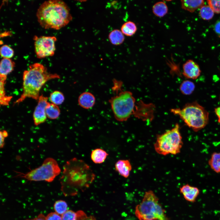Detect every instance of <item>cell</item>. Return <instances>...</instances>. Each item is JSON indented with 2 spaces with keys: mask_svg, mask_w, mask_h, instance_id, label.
Instances as JSON below:
<instances>
[{
  "mask_svg": "<svg viewBox=\"0 0 220 220\" xmlns=\"http://www.w3.org/2000/svg\"><path fill=\"white\" fill-rule=\"evenodd\" d=\"M95 175L90 167L83 160L73 158L63 166L59 180L61 190L65 196L75 195L83 190L92 183Z\"/></svg>",
  "mask_w": 220,
  "mask_h": 220,
  "instance_id": "obj_1",
  "label": "cell"
},
{
  "mask_svg": "<svg viewBox=\"0 0 220 220\" xmlns=\"http://www.w3.org/2000/svg\"><path fill=\"white\" fill-rule=\"evenodd\" d=\"M70 9L66 4L60 0H50L43 2L36 13L40 25L45 29L59 30L72 20Z\"/></svg>",
  "mask_w": 220,
  "mask_h": 220,
  "instance_id": "obj_2",
  "label": "cell"
},
{
  "mask_svg": "<svg viewBox=\"0 0 220 220\" xmlns=\"http://www.w3.org/2000/svg\"><path fill=\"white\" fill-rule=\"evenodd\" d=\"M57 74L48 72L46 68L39 63H35L29 66V69L23 74V93L14 102L19 104L27 98L38 100L41 89L47 81L59 79Z\"/></svg>",
  "mask_w": 220,
  "mask_h": 220,
  "instance_id": "obj_3",
  "label": "cell"
},
{
  "mask_svg": "<svg viewBox=\"0 0 220 220\" xmlns=\"http://www.w3.org/2000/svg\"><path fill=\"white\" fill-rule=\"evenodd\" d=\"M171 112L178 116L186 125L195 132L204 128L208 122L209 112L196 101L187 103L182 109H172Z\"/></svg>",
  "mask_w": 220,
  "mask_h": 220,
  "instance_id": "obj_4",
  "label": "cell"
},
{
  "mask_svg": "<svg viewBox=\"0 0 220 220\" xmlns=\"http://www.w3.org/2000/svg\"><path fill=\"white\" fill-rule=\"evenodd\" d=\"M116 119L120 122L127 121L132 115L136 117L139 104L136 106V100L131 92L122 91L112 97L109 100Z\"/></svg>",
  "mask_w": 220,
  "mask_h": 220,
  "instance_id": "obj_5",
  "label": "cell"
},
{
  "mask_svg": "<svg viewBox=\"0 0 220 220\" xmlns=\"http://www.w3.org/2000/svg\"><path fill=\"white\" fill-rule=\"evenodd\" d=\"M158 200L152 191L146 192L141 202L135 207L136 217L139 220H170Z\"/></svg>",
  "mask_w": 220,
  "mask_h": 220,
  "instance_id": "obj_6",
  "label": "cell"
},
{
  "mask_svg": "<svg viewBox=\"0 0 220 220\" xmlns=\"http://www.w3.org/2000/svg\"><path fill=\"white\" fill-rule=\"evenodd\" d=\"M183 145L179 125L177 123L171 129L157 135L154 147L157 153L166 156L179 153Z\"/></svg>",
  "mask_w": 220,
  "mask_h": 220,
  "instance_id": "obj_7",
  "label": "cell"
},
{
  "mask_svg": "<svg viewBox=\"0 0 220 220\" xmlns=\"http://www.w3.org/2000/svg\"><path fill=\"white\" fill-rule=\"evenodd\" d=\"M61 172L57 161L54 159L48 157L44 160L42 165L26 173L17 172L15 177L22 178L28 181H53Z\"/></svg>",
  "mask_w": 220,
  "mask_h": 220,
  "instance_id": "obj_8",
  "label": "cell"
},
{
  "mask_svg": "<svg viewBox=\"0 0 220 220\" xmlns=\"http://www.w3.org/2000/svg\"><path fill=\"white\" fill-rule=\"evenodd\" d=\"M33 39L35 52L38 58H42L54 55L56 50L55 42L57 40L56 37L35 36Z\"/></svg>",
  "mask_w": 220,
  "mask_h": 220,
  "instance_id": "obj_9",
  "label": "cell"
},
{
  "mask_svg": "<svg viewBox=\"0 0 220 220\" xmlns=\"http://www.w3.org/2000/svg\"><path fill=\"white\" fill-rule=\"evenodd\" d=\"M48 99L47 97L41 95L38 100V103L33 114L34 123L36 126L44 123L46 119V110L49 103Z\"/></svg>",
  "mask_w": 220,
  "mask_h": 220,
  "instance_id": "obj_10",
  "label": "cell"
},
{
  "mask_svg": "<svg viewBox=\"0 0 220 220\" xmlns=\"http://www.w3.org/2000/svg\"><path fill=\"white\" fill-rule=\"evenodd\" d=\"M182 74L186 78L196 79L200 75L201 71L197 63L192 60H187L183 65Z\"/></svg>",
  "mask_w": 220,
  "mask_h": 220,
  "instance_id": "obj_11",
  "label": "cell"
},
{
  "mask_svg": "<svg viewBox=\"0 0 220 220\" xmlns=\"http://www.w3.org/2000/svg\"><path fill=\"white\" fill-rule=\"evenodd\" d=\"M180 192L185 199L189 202H194L200 193V190L196 187L187 184L180 189Z\"/></svg>",
  "mask_w": 220,
  "mask_h": 220,
  "instance_id": "obj_12",
  "label": "cell"
},
{
  "mask_svg": "<svg viewBox=\"0 0 220 220\" xmlns=\"http://www.w3.org/2000/svg\"><path fill=\"white\" fill-rule=\"evenodd\" d=\"M115 169L121 176L127 178L130 175L132 167L129 160H120L116 163Z\"/></svg>",
  "mask_w": 220,
  "mask_h": 220,
  "instance_id": "obj_13",
  "label": "cell"
},
{
  "mask_svg": "<svg viewBox=\"0 0 220 220\" xmlns=\"http://www.w3.org/2000/svg\"><path fill=\"white\" fill-rule=\"evenodd\" d=\"M78 104L82 107L86 109L92 108L94 105L95 98L94 96L89 92H84L79 96Z\"/></svg>",
  "mask_w": 220,
  "mask_h": 220,
  "instance_id": "obj_14",
  "label": "cell"
},
{
  "mask_svg": "<svg viewBox=\"0 0 220 220\" xmlns=\"http://www.w3.org/2000/svg\"><path fill=\"white\" fill-rule=\"evenodd\" d=\"M182 8L191 13L194 12L196 10L200 8L204 5V1L199 0H186L181 1Z\"/></svg>",
  "mask_w": 220,
  "mask_h": 220,
  "instance_id": "obj_15",
  "label": "cell"
},
{
  "mask_svg": "<svg viewBox=\"0 0 220 220\" xmlns=\"http://www.w3.org/2000/svg\"><path fill=\"white\" fill-rule=\"evenodd\" d=\"M15 62L10 59L3 58L0 64V77H7L13 70Z\"/></svg>",
  "mask_w": 220,
  "mask_h": 220,
  "instance_id": "obj_16",
  "label": "cell"
},
{
  "mask_svg": "<svg viewBox=\"0 0 220 220\" xmlns=\"http://www.w3.org/2000/svg\"><path fill=\"white\" fill-rule=\"evenodd\" d=\"M108 154L104 150L97 148L93 150L91 154V158L93 162L96 164L103 163Z\"/></svg>",
  "mask_w": 220,
  "mask_h": 220,
  "instance_id": "obj_17",
  "label": "cell"
},
{
  "mask_svg": "<svg viewBox=\"0 0 220 220\" xmlns=\"http://www.w3.org/2000/svg\"><path fill=\"white\" fill-rule=\"evenodd\" d=\"M152 11L156 16L159 17H163L168 13V7L164 1L158 2L153 5Z\"/></svg>",
  "mask_w": 220,
  "mask_h": 220,
  "instance_id": "obj_18",
  "label": "cell"
},
{
  "mask_svg": "<svg viewBox=\"0 0 220 220\" xmlns=\"http://www.w3.org/2000/svg\"><path fill=\"white\" fill-rule=\"evenodd\" d=\"M7 78L0 77V103L2 106H7L12 98L11 96H7L6 95L5 85Z\"/></svg>",
  "mask_w": 220,
  "mask_h": 220,
  "instance_id": "obj_19",
  "label": "cell"
},
{
  "mask_svg": "<svg viewBox=\"0 0 220 220\" xmlns=\"http://www.w3.org/2000/svg\"><path fill=\"white\" fill-rule=\"evenodd\" d=\"M108 38L112 44L119 45L122 44L124 42L125 37L121 31L119 29H115L110 33Z\"/></svg>",
  "mask_w": 220,
  "mask_h": 220,
  "instance_id": "obj_20",
  "label": "cell"
},
{
  "mask_svg": "<svg viewBox=\"0 0 220 220\" xmlns=\"http://www.w3.org/2000/svg\"><path fill=\"white\" fill-rule=\"evenodd\" d=\"M137 30V27L134 22L129 21L124 23L121 28V31L127 36H131L134 35Z\"/></svg>",
  "mask_w": 220,
  "mask_h": 220,
  "instance_id": "obj_21",
  "label": "cell"
},
{
  "mask_svg": "<svg viewBox=\"0 0 220 220\" xmlns=\"http://www.w3.org/2000/svg\"><path fill=\"white\" fill-rule=\"evenodd\" d=\"M46 113L47 117L50 119H54L58 117L60 110L57 105L49 102L46 107Z\"/></svg>",
  "mask_w": 220,
  "mask_h": 220,
  "instance_id": "obj_22",
  "label": "cell"
},
{
  "mask_svg": "<svg viewBox=\"0 0 220 220\" xmlns=\"http://www.w3.org/2000/svg\"><path fill=\"white\" fill-rule=\"evenodd\" d=\"M211 168L217 173H220V152H214L208 161Z\"/></svg>",
  "mask_w": 220,
  "mask_h": 220,
  "instance_id": "obj_23",
  "label": "cell"
},
{
  "mask_svg": "<svg viewBox=\"0 0 220 220\" xmlns=\"http://www.w3.org/2000/svg\"><path fill=\"white\" fill-rule=\"evenodd\" d=\"M195 86L194 83L189 80L183 81L181 84L180 89L181 93L185 95H189L194 91Z\"/></svg>",
  "mask_w": 220,
  "mask_h": 220,
  "instance_id": "obj_24",
  "label": "cell"
},
{
  "mask_svg": "<svg viewBox=\"0 0 220 220\" xmlns=\"http://www.w3.org/2000/svg\"><path fill=\"white\" fill-rule=\"evenodd\" d=\"M214 13L212 9L208 5L203 6L200 8L199 11L201 17L205 20L211 19L214 16Z\"/></svg>",
  "mask_w": 220,
  "mask_h": 220,
  "instance_id": "obj_25",
  "label": "cell"
},
{
  "mask_svg": "<svg viewBox=\"0 0 220 220\" xmlns=\"http://www.w3.org/2000/svg\"><path fill=\"white\" fill-rule=\"evenodd\" d=\"M50 100L52 103L58 105L63 102L64 97L63 93L60 91H55L50 94Z\"/></svg>",
  "mask_w": 220,
  "mask_h": 220,
  "instance_id": "obj_26",
  "label": "cell"
},
{
  "mask_svg": "<svg viewBox=\"0 0 220 220\" xmlns=\"http://www.w3.org/2000/svg\"><path fill=\"white\" fill-rule=\"evenodd\" d=\"M53 207L55 212L62 215L67 211L68 205L64 200H58L54 203Z\"/></svg>",
  "mask_w": 220,
  "mask_h": 220,
  "instance_id": "obj_27",
  "label": "cell"
},
{
  "mask_svg": "<svg viewBox=\"0 0 220 220\" xmlns=\"http://www.w3.org/2000/svg\"><path fill=\"white\" fill-rule=\"evenodd\" d=\"M1 56L3 58L10 59L14 55V51L10 46L6 45H3L0 48Z\"/></svg>",
  "mask_w": 220,
  "mask_h": 220,
  "instance_id": "obj_28",
  "label": "cell"
},
{
  "mask_svg": "<svg viewBox=\"0 0 220 220\" xmlns=\"http://www.w3.org/2000/svg\"><path fill=\"white\" fill-rule=\"evenodd\" d=\"M62 220H77V212L72 210H67L61 215Z\"/></svg>",
  "mask_w": 220,
  "mask_h": 220,
  "instance_id": "obj_29",
  "label": "cell"
},
{
  "mask_svg": "<svg viewBox=\"0 0 220 220\" xmlns=\"http://www.w3.org/2000/svg\"><path fill=\"white\" fill-rule=\"evenodd\" d=\"M207 1L215 13H220V0H208Z\"/></svg>",
  "mask_w": 220,
  "mask_h": 220,
  "instance_id": "obj_30",
  "label": "cell"
},
{
  "mask_svg": "<svg viewBox=\"0 0 220 220\" xmlns=\"http://www.w3.org/2000/svg\"><path fill=\"white\" fill-rule=\"evenodd\" d=\"M77 220H96L93 216H87L83 211L79 210L77 211Z\"/></svg>",
  "mask_w": 220,
  "mask_h": 220,
  "instance_id": "obj_31",
  "label": "cell"
},
{
  "mask_svg": "<svg viewBox=\"0 0 220 220\" xmlns=\"http://www.w3.org/2000/svg\"><path fill=\"white\" fill-rule=\"evenodd\" d=\"M46 220H62L61 217L56 212L49 213L46 217Z\"/></svg>",
  "mask_w": 220,
  "mask_h": 220,
  "instance_id": "obj_32",
  "label": "cell"
},
{
  "mask_svg": "<svg viewBox=\"0 0 220 220\" xmlns=\"http://www.w3.org/2000/svg\"><path fill=\"white\" fill-rule=\"evenodd\" d=\"M8 132L5 130H1L0 131V147L3 148L5 145V138L8 137Z\"/></svg>",
  "mask_w": 220,
  "mask_h": 220,
  "instance_id": "obj_33",
  "label": "cell"
},
{
  "mask_svg": "<svg viewBox=\"0 0 220 220\" xmlns=\"http://www.w3.org/2000/svg\"><path fill=\"white\" fill-rule=\"evenodd\" d=\"M214 30L216 34L220 37V20L217 21L215 23Z\"/></svg>",
  "mask_w": 220,
  "mask_h": 220,
  "instance_id": "obj_34",
  "label": "cell"
},
{
  "mask_svg": "<svg viewBox=\"0 0 220 220\" xmlns=\"http://www.w3.org/2000/svg\"><path fill=\"white\" fill-rule=\"evenodd\" d=\"M46 217L44 215L41 213L33 219H27L26 220H46Z\"/></svg>",
  "mask_w": 220,
  "mask_h": 220,
  "instance_id": "obj_35",
  "label": "cell"
},
{
  "mask_svg": "<svg viewBox=\"0 0 220 220\" xmlns=\"http://www.w3.org/2000/svg\"><path fill=\"white\" fill-rule=\"evenodd\" d=\"M215 112L218 117V122L220 123V106L215 108Z\"/></svg>",
  "mask_w": 220,
  "mask_h": 220,
  "instance_id": "obj_36",
  "label": "cell"
},
{
  "mask_svg": "<svg viewBox=\"0 0 220 220\" xmlns=\"http://www.w3.org/2000/svg\"><path fill=\"white\" fill-rule=\"evenodd\" d=\"M155 220V219H147V220Z\"/></svg>",
  "mask_w": 220,
  "mask_h": 220,
  "instance_id": "obj_37",
  "label": "cell"
}]
</instances>
